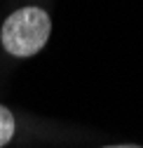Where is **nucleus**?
I'll list each match as a JSON object with an SVG mask.
<instances>
[{"mask_svg": "<svg viewBox=\"0 0 143 148\" xmlns=\"http://www.w3.org/2000/svg\"><path fill=\"white\" fill-rule=\"evenodd\" d=\"M52 21L40 7H24L7 16L3 26V45L14 57H33L49 40Z\"/></svg>", "mask_w": 143, "mask_h": 148, "instance_id": "obj_1", "label": "nucleus"}, {"mask_svg": "<svg viewBox=\"0 0 143 148\" xmlns=\"http://www.w3.org/2000/svg\"><path fill=\"white\" fill-rule=\"evenodd\" d=\"M12 136H14V118L5 106H0V148L7 146Z\"/></svg>", "mask_w": 143, "mask_h": 148, "instance_id": "obj_2", "label": "nucleus"}, {"mask_svg": "<svg viewBox=\"0 0 143 148\" xmlns=\"http://www.w3.org/2000/svg\"><path fill=\"white\" fill-rule=\"evenodd\" d=\"M108 148H141V146H108Z\"/></svg>", "mask_w": 143, "mask_h": 148, "instance_id": "obj_3", "label": "nucleus"}]
</instances>
